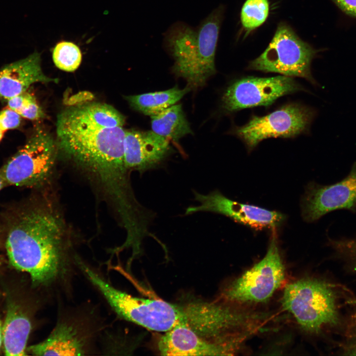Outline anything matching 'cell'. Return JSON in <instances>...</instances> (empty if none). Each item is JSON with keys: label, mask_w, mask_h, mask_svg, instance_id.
<instances>
[{"label": "cell", "mask_w": 356, "mask_h": 356, "mask_svg": "<svg viewBox=\"0 0 356 356\" xmlns=\"http://www.w3.org/2000/svg\"><path fill=\"white\" fill-rule=\"evenodd\" d=\"M73 232L59 206L47 194L20 210L8 227L5 247L16 269L36 285H47L62 272L73 245Z\"/></svg>", "instance_id": "6da1fadb"}, {"label": "cell", "mask_w": 356, "mask_h": 356, "mask_svg": "<svg viewBox=\"0 0 356 356\" xmlns=\"http://www.w3.org/2000/svg\"><path fill=\"white\" fill-rule=\"evenodd\" d=\"M56 130L58 150L85 175L114 211L123 213L134 206L137 199L125 164L123 127Z\"/></svg>", "instance_id": "7a4b0ae2"}, {"label": "cell", "mask_w": 356, "mask_h": 356, "mask_svg": "<svg viewBox=\"0 0 356 356\" xmlns=\"http://www.w3.org/2000/svg\"><path fill=\"white\" fill-rule=\"evenodd\" d=\"M222 14L220 6L197 28L176 24L166 34L165 44L175 60L173 71L191 89L204 86L216 72L215 57Z\"/></svg>", "instance_id": "3957f363"}, {"label": "cell", "mask_w": 356, "mask_h": 356, "mask_svg": "<svg viewBox=\"0 0 356 356\" xmlns=\"http://www.w3.org/2000/svg\"><path fill=\"white\" fill-rule=\"evenodd\" d=\"M183 324L198 335L221 343L231 342L239 334L254 330L265 314L250 311L220 299L208 302L194 300L180 306Z\"/></svg>", "instance_id": "277c9868"}, {"label": "cell", "mask_w": 356, "mask_h": 356, "mask_svg": "<svg viewBox=\"0 0 356 356\" xmlns=\"http://www.w3.org/2000/svg\"><path fill=\"white\" fill-rule=\"evenodd\" d=\"M80 265L111 308L126 320L152 331L164 332L182 323L180 306L160 299L133 296L112 286L83 263Z\"/></svg>", "instance_id": "5b68a950"}, {"label": "cell", "mask_w": 356, "mask_h": 356, "mask_svg": "<svg viewBox=\"0 0 356 356\" xmlns=\"http://www.w3.org/2000/svg\"><path fill=\"white\" fill-rule=\"evenodd\" d=\"M289 312L305 331L316 333L338 321L335 293L327 283L312 278H302L287 284L281 299Z\"/></svg>", "instance_id": "8992f818"}, {"label": "cell", "mask_w": 356, "mask_h": 356, "mask_svg": "<svg viewBox=\"0 0 356 356\" xmlns=\"http://www.w3.org/2000/svg\"><path fill=\"white\" fill-rule=\"evenodd\" d=\"M57 146L46 131L37 128L25 144L0 169L7 185L41 188L52 181Z\"/></svg>", "instance_id": "52a82bcc"}, {"label": "cell", "mask_w": 356, "mask_h": 356, "mask_svg": "<svg viewBox=\"0 0 356 356\" xmlns=\"http://www.w3.org/2000/svg\"><path fill=\"white\" fill-rule=\"evenodd\" d=\"M285 275L277 237L273 233L263 258L226 285L219 299L241 306L265 303L282 285Z\"/></svg>", "instance_id": "ba28073f"}, {"label": "cell", "mask_w": 356, "mask_h": 356, "mask_svg": "<svg viewBox=\"0 0 356 356\" xmlns=\"http://www.w3.org/2000/svg\"><path fill=\"white\" fill-rule=\"evenodd\" d=\"M317 51L300 39L290 27L280 23L266 49L249 64L250 69L299 77L317 84L311 65Z\"/></svg>", "instance_id": "9c48e42d"}, {"label": "cell", "mask_w": 356, "mask_h": 356, "mask_svg": "<svg viewBox=\"0 0 356 356\" xmlns=\"http://www.w3.org/2000/svg\"><path fill=\"white\" fill-rule=\"evenodd\" d=\"M314 115L308 107L287 104L264 116L253 115L247 124L236 128L235 133L251 151L264 139L293 137L306 132Z\"/></svg>", "instance_id": "30bf717a"}, {"label": "cell", "mask_w": 356, "mask_h": 356, "mask_svg": "<svg viewBox=\"0 0 356 356\" xmlns=\"http://www.w3.org/2000/svg\"><path fill=\"white\" fill-rule=\"evenodd\" d=\"M301 89L290 77H248L236 81L227 88L222 97V106L230 112L259 106H268L279 97Z\"/></svg>", "instance_id": "8fae6325"}, {"label": "cell", "mask_w": 356, "mask_h": 356, "mask_svg": "<svg viewBox=\"0 0 356 356\" xmlns=\"http://www.w3.org/2000/svg\"><path fill=\"white\" fill-rule=\"evenodd\" d=\"M303 219L308 222L317 221L325 215L338 210L356 211V162L348 175L332 184L310 182L301 202Z\"/></svg>", "instance_id": "7c38bea8"}, {"label": "cell", "mask_w": 356, "mask_h": 356, "mask_svg": "<svg viewBox=\"0 0 356 356\" xmlns=\"http://www.w3.org/2000/svg\"><path fill=\"white\" fill-rule=\"evenodd\" d=\"M193 193L194 199L199 205L188 207L185 215L200 212H212L224 215L257 230L277 227L285 219V216L279 212L229 199L218 190L207 194L195 191Z\"/></svg>", "instance_id": "4fadbf2b"}, {"label": "cell", "mask_w": 356, "mask_h": 356, "mask_svg": "<svg viewBox=\"0 0 356 356\" xmlns=\"http://www.w3.org/2000/svg\"><path fill=\"white\" fill-rule=\"evenodd\" d=\"M169 140L152 131L126 130L124 153L127 169L142 174L158 168L172 152Z\"/></svg>", "instance_id": "5bb4252c"}, {"label": "cell", "mask_w": 356, "mask_h": 356, "mask_svg": "<svg viewBox=\"0 0 356 356\" xmlns=\"http://www.w3.org/2000/svg\"><path fill=\"white\" fill-rule=\"evenodd\" d=\"M158 348L163 356H228L234 355L240 349L236 344L206 339L180 324L162 335L159 339Z\"/></svg>", "instance_id": "9a60e30c"}, {"label": "cell", "mask_w": 356, "mask_h": 356, "mask_svg": "<svg viewBox=\"0 0 356 356\" xmlns=\"http://www.w3.org/2000/svg\"><path fill=\"white\" fill-rule=\"evenodd\" d=\"M125 117L113 107L100 103H82L69 107L57 116L56 129L84 130L123 127Z\"/></svg>", "instance_id": "2e32d148"}, {"label": "cell", "mask_w": 356, "mask_h": 356, "mask_svg": "<svg viewBox=\"0 0 356 356\" xmlns=\"http://www.w3.org/2000/svg\"><path fill=\"white\" fill-rule=\"evenodd\" d=\"M58 79L45 76L41 68V54L35 51L27 57L0 69V97L4 99L21 94L33 84L57 83Z\"/></svg>", "instance_id": "e0dca14e"}, {"label": "cell", "mask_w": 356, "mask_h": 356, "mask_svg": "<svg viewBox=\"0 0 356 356\" xmlns=\"http://www.w3.org/2000/svg\"><path fill=\"white\" fill-rule=\"evenodd\" d=\"M89 336L83 328L69 321L59 322L48 337L27 349L35 356H83L87 352Z\"/></svg>", "instance_id": "ac0fdd59"}, {"label": "cell", "mask_w": 356, "mask_h": 356, "mask_svg": "<svg viewBox=\"0 0 356 356\" xmlns=\"http://www.w3.org/2000/svg\"><path fill=\"white\" fill-rule=\"evenodd\" d=\"M30 319L19 307L11 305L2 327V343L5 355L25 356L30 331Z\"/></svg>", "instance_id": "d6986e66"}, {"label": "cell", "mask_w": 356, "mask_h": 356, "mask_svg": "<svg viewBox=\"0 0 356 356\" xmlns=\"http://www.w3.org/2000/svg\"><path fill=\"white\" fill-rule=\"evenodd\" d=\"M191 89L187 85L183 89L176 86L165 90L129 95L125 98L134 109L152 116L174 105Z\"/></svg>", "instance_id": "ffe728a7"}, {"label": "cell", "mask_w": 356, "mask_h": 356, "mask_svg": "<svg viewBox=\"0 0 356 356\" xmlns=\"http://www.w3.org/2000/svg\"><path fill=\"white\" fill-rule=\"evenodd\" d=\"M151 118L152 131L169 139L177 141L192 134L181 104H174Z\"/></svg>", "instance_id": "44dd1931"}, {"label": "cell", "mask_w": 356, "mask_h": 356, "mask_svg": "<svg viewBox=\"0 0 356 356\" xmlns=\"http://www.w3.org/2000/svg\"><path fill=\"white\" fill-rule=\"evenodd\" d=\"M52 59L55 65L66 72H73L80 65L82 55L79 47L67 41L58 43L52 49Z\"/></svg>", "instance_id": "7402d4cb"}, {"label": "cell", "mask_w": 356, "mask_h": 356, "mask_svg": "<svg viewBox=\"0 0 356 356\" xmlns=\"http://www.w3.org/2000/svg\"><path fill=\"white\" fill-rule=\"evenodd\" d=\"M269 10L267 0H246L241 11V22L248 32L259 27L267 19Z\"/></svg>", "instance_id": "603a6c76"}, {"label": "cell", "mask_w": 356, "mask_h": 356, "mask_svg": "<svg viewBox=\"0 0 356 356\" xmlns=\"http://www.w3.org/2000/svg\"><path fill=\"white\" fill-rule=\"evenodd\" d=\"M7 104L9 108L28 119L36 120L45 117L35 96L26 91L8 99Z\"/></svg>", "instance_id": "cb8c5ba5"}, {"label": "cell", "mask_w": 356, "mask_h": 356, "mask_svg": "<svg viewBox=\"0 0 356 356\" xmlns=\"http://www.w3.org/2000/svg\"><path fill=\"white\" fill-rule=\"evenodd\" d=\"M329 242L339 253L353 261L356 267V236L350 238L330 239Z\"/></svg>", "instance_id": "d4e9b609"}, {"label": "cell", "mask_w": 356, "mask_h": 356, "mask_svg": "<svg viewBox=\"0 0 356 356\" xmlns=\"http://www.w3.org/2000/svg\"><path fill=\"white\" fill-rule=\"evenodd\" d=\"M20 121V115L9 107L0 112V128L4 132L17 128Z\"/></svg>", "instance_id": "484cf974"}, {"label": "cell", "mask_w": 356, "mask_h": 356, "mask_svg": "<svg viewBox=\"0 0 356 356\" xmlns=\"http://www.w3.org/2000/svg\"><path fill=\"white\" fill-rule=\"evenodd\" d=\"M344 13L356 18V0H331Z\"/></svg>", "instance_id": "4316f807"}, {"label": "cell", "mask_w": 356, "mask_h": 356, "mask_svg": "<svg viewBox=\"0 0 356 356\" xmlns=\"http://www.w3.org/2000/svg\"><path fill=\"white\" fill-rule=\"evenodd\" d=\"M6 185H7V184L0 173V190Z\"/></svg>", "instance_id": "83f0119b"}, {"label": "cell", "mask_w": 356, "mask_h": 356, "mask_svg": "<svg viewBox=\"0 0 356 356\" xmlns=\"http://www.w3.org/2000/svg\"><path fill=\"white\" fill-rule=\"evenodd\" d=\"M2 344V326L0 320V348Z\"/></svg>", "instance_id": "f1b7e54d"}, {"label": "cell", "mask_w": 356, "mask_h": 356, "mask_svg": "<svg viewBox=\"0 0 356 356\" xmlns=\"http://www.w3.org/2000/svg\"><path fill=\"white\" fill-rule=\"evenodd\" d=\"M4 131L0 128V141L1 140L3 136Z\"/></svg>", "instance_id": "f546056e"}]
</instances>
